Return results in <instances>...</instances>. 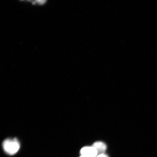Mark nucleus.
I'll list each match as a JSON object with an SVG mask.
<instances>
[{"mask_svg":"<svg viewBox=\"0 0 157 157\" xmlns=\"http://www.w3.org/2000/svg\"><path fill=\"white\" fill-rule=\"evenodd\" d=\"M3 147L4 150L7 154L13 155L18 151L20 144L16 139H8L4 141Z\"/></svg>","mask_w":157,"mask_h":157,"instance_id":"1","label":"nucleus"},{"mask_svg":"<svg viewBox=\"0 0 157 157\" xmlns=\"http://www.w3.org/2000/svg\"><path fill=\"white\" fill-rule=\"evenodd\" d=\"M80 152L81 156L84 157H96L98 154L97 150L93 146L83 147Z\"/></svg>","mask_w":157,"mask_h":157,"instance_id":"2","label":"nucleus"},{"mask_svg":"<svg viewBox=\"0 0 157 157\" xmlns=\"http://www.w3.org/2000/svg\"><path fill=\"white\" fill-rule=\"evenodd\" d=\"M93 146L97 150L98 154H104L107 149V146L105 143L101 142H97L94 143Z\"/></svg>","mask_w":157,"mask_h":157,"instance_id":"3","label":"nucleus"},{"mask_svg":"<svg viewBox=\"0 0 157 157\" xmlns=\"http://www.w3.org/2000/svg\"><path fill=\"white\" fill-rule=\"evenodd\" d=\"M96 157H109L107 155L105 154H100L99 155L97 156Z\"/></svg>","mask_w":157,"mask_h":157,"instance_id":"4","label":"nucleus"},{"mask_svg":"<svg viewBox=\"0 0 157 157\" xmlns=\"http://www.w3.org/2000/svg\"><path fill=\"white\" fill-rule=\"evenodd\" d=\"M80 157H84L82 156H80Z\"/></svg>","mask_w":157,"mask_h":157,"instance_id":"5","label":"nucleus"}]
</instances>
